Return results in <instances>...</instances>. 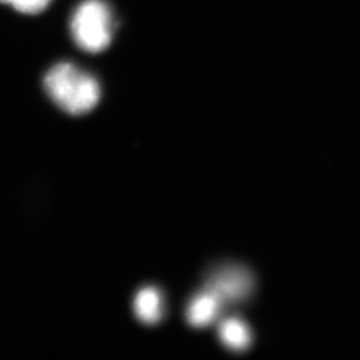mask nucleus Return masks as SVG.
<instances>
[{
  "instance_id": "obj_3",
  "label": "nucleus",
  "mask_w": 360,
  "mask_h": 360,
  "mask_svg": "<svg viewBox=\"0 0 360 360\" xmlns=\"http://www.w3.org/2000/svg\"><path fill=\"white\" fill-rule=\"evenodd\" d=\"M217 296L224 307L245 302L255 290V278L248 267L226 264L213 269L206 277L205 286Z\"/></svg>"
},
{
  "instance_id": "obj_2",
  "label": "nucleus",
  "mask_w": 360,
  "mask_h": 360,
  "mask_svg": "<svg viewBox=\"0 0 360 360\" xmlns=\"http://www.w3.org/2000/svg\"><path fill=\"white\" fill-rule=\"evenodd\" d=\"M71 34L82 51L98 53L110 46L115 32L110 7L103 0H85L71 18Z\"/></svg>"
},
{
  "instance_id": "obj_8",
  "label": "nucleus",
  "mask_w": 360,
  "mask_h": 360,
  "mask_svg": "<svg viewBox=\"0 0 360 360\" xmlns=\"http://www.w3.org/2000/svg\"><path fill=\"white\" fill-rule=\"evenodd\" d=\"M13 1V0H0V2H11Z\"/></svg>"
},
{
  "instance_id": "obj_5",
  "label": "nucleus",
  "mask_w": 360,
  "mask_h": 360,
  "mask_svg": "<svg viewBox=\"0 0 360 360\" xmlns=\"http://www.w3.org/2000/svg\"><path fill=\"white\" fill-rule=\"evenodd\" d=\"M217 335L224 347L232 352H246L252 343V333L248 322L236 315L220 319Z\"/></svg>"
},
{
  "instance_id": "obj_7",
  "label": "nucleus",
  "mask_w": 360,
  "mask_h": 360,
  "mask_svg": "<svg viewBox=\"0 0 360 360\" xmlns=\"http://www.w3.org/2000/svg\"><path fill=\"white\" fill-rule=\"evenodd\" d=\"M51 0H13L16 11L25 14H37L49 6Z\"/></svg>"
},
{
  "instance_id": "obj_6",
  "label": "nucleus",
  "mask_w": 360,
  "mask_h": 360,
  "mask_svg": "<svg viewBox=\"0 0 360 360\" xmlns=\"http://www.w3.org/2000/svg\"><path fill=\"white\" fill-rule=\"evenodd\" d=\"M134 310L137 319L142 323L153 326L162 319L165 302L162 293L155 286H146L135 295Z\"/></svg>"
},
{
  "instance_id": "obj_4",
  "label": "nucleus",
  "mask_w": 360,
  "mask_h": 360,
  "mask_svg": "<svg viewBox=\"0 0 360 360\" xmlns=\"http://www.w3.org/2000/svg\"><path fill=\"white\" fill-rule=\"evenodd\" d=\"M224 309V304L217 296L203 288L187 303L186 319L193 328H205L219 321Z\"/></svg>"
},
{
  "instance_id": "obj_1",
  "label": "nucleus",
  "mask_w": 360,
  "mask_h": 360,
  "mask_svg": "<svg viewBox=\"0 0 360 360\" xmlns=\"http://www.w3.org/2000/svg\"><path fill=\"white\" fill-rule=\"evenodd\" d=\"M44 89L56 105L72 115L89 112L101 98L96 77L70 63H58L49 70Z\"/></svg>"
}]
</instances>
